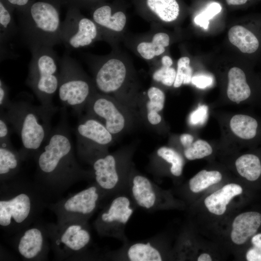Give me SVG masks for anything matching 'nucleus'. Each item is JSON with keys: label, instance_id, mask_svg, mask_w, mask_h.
Here are the masks:
<instances>
[{"label": "nucleus", "instance_id": "nucleus-33", "mask_svg": "<svg viewBox=\"0 0 261 261\" xmlns=\"http://www.w3.org/2000/svg\"><path fill=\"white\" fill-rule=\"evenodd\" d=\"M189 64L190 59L187 57H181L178 59L176 77L174 83V87H179L182 84H188L191 82L192 69Z\"/></svg>", "mask_w": 261, "mask_h": 261}, {"label": "nucleus", "instance_id": "nucleus-16", "mask_svg": "<svg viewBox=\"0 0 261 261\" xmlns=\"http://www.w3.org/2000/svg\"><path fill=\"white\" fill-rule=\"evenodd\" d=\"M261 225V214L257 212H247L238 215L232 225L231 237L237 245L245 243L257 231Z\"/></svg>", "mask_w": 261, "mask_h": 261}, {"label": "nucleus", "instance_id": "nucleus-43", "mask_svg": "<svg viewBox=\"0 0 261 261\" xmlns=\"http://www.w3.org/2000/svg\"><path fill=\"white\" fill-rule=\"evenodd\" d=\"M228 5H240L245 4L248 0H226Z\"/></svg>", "mask_w": 261, "mask_h": 261}, {"label": "nucleus", "instance_id": "nucleus-22", "mask_svg": "<svg viewBox=\"0 0 261 261\" xmlns=\"http://www.w3.org/2000/svg\"><path fill=\"white\" fill-rule=\"evenodd\" d=\"M230 42L242 52L252 54L256 52L260 46L259 39L250 30L240 25L232 27L228 32Z\"/></svg>", "mask_w": 261, "mask_h": 261}, {"label": "nucleus", "instance_id": "nucleus-41", "mask_svg": "<svg viewBox=\"0 0 261 261\" xmlns=\"http://www.w3.org/2000/svg\"><path fill=\"white\" fill-rule=\"evenodd\" d=\"M30 0H6L7 2L13 7L21 8V10L27 8L29 5Z\"/></svg>", "mask_w": 261, "mask_h": 261}, {"label": "nucleus", "instance_id": "nucleus-1", "mask_svg": "<svg viewBox=\"0 0 261 261\" xmlns=\"http://www.w3.org/2000/svg\"><path fill=\"white\" fill-rule=\"evenodd\" d=\"M34 158L36 167L34 181L50 199L60 196L88 175L75 157L64 114Z\"/></svg>", "mask_w": 261, "mask_h": 261}, {"label": "nucleus", "instance_id": "nucleus-25", "mask_svg": "<svg viewBox=\"0 0 261 261\" xmlns=\"http://www.w3.org/2000/svg\"><path fill=\"white\" fill-rule=\"evenodd\" d=\"M170 44V37L166 33L159 32L155 34L152 42H143L137 47L139 54L145 59H151L156 56L162 54L165 48Z\"/></svg>", "mask_w": 261, "mask_h": 261}, {"label": "nucleus", "instance_id": "nucleus-8", "mask_svg": "<svg viewBox=\"0 0 261 261\" xmlns=\"http://www.w3.org/2000/svg\"><path fill=\"white\" fill-rule=\"evenodd\" d=\"M105 195L95 183L78 192L50 202L47 208L56 215L58 223L72 221L87 222Z\"/></svg>", "mask_w": 261, "mask_h": 261}, {"label": "nucleus", "instance_id": "nucleus-34", "mask_svg": "<svg viewBox=\"0 0 261 261\" xmlns=\"http://www.w3.org/2000/svg\"><path fill=\"white\" fill-rule=\"evenodd\" d=\"M221 10V6L218 3L212 2L195 17L194 22L196 24L206 29L208 27L209 21L220 13Z\"/></svg>", "mask_w": 261, "mask_h": 261}, {"label": "nucleus", "instance_id": "nucleus-28", "mask_svg": "<svg viewBox=\"0 0 261 261\" xmlns=\"http://www.w3.org/2000/svg\"><path fill=\"white\" fill-rule=\"evenodd\" d=\"M131 261H160L161 255L158 249L149 243H136L131 245L127 252Z\"/></svg>", "mask_w": 261, "mask_h": 261}, {"label": "nucleus", "instance_id": "nucleus-31", "mask_svg": "<svg viewBox=\"0 0 261 261\" xmlns=\"http://www.w3.org/2000/svg\"><path fill=\"white\" fill-rule=\"evenodd\" d=\"M157 154L171 164L170 171L172 174L175 176L181 175L184 162L182 157L177 152L171 148L162 146L158 149Z\"/></svg>", "mask_w": 261, "mask_h": 261}, {"label": "nucleus", "instance_id": "nucleus-3", "mask_svg": "<svg viewBox=\"0 0 261 261\" xmlns=\"http://www.w3.org/2000/svg\"><path fill=\"white\" fill-rule=\"evenodd\" d=\"M4 115L19 137L23 161L34 157L51 132L52 116L57 109L35 105L27 100L11 101Z\"/></svg>", "mask_w": 261, "mask_h": 261}, {"label": "nucleus", "instance_id": "nucleus-23", "mask_svg": "<svg viewBox=\"0 0 261 261\" xmlns=\"http://www.w3.org/2000/svg\"><path fill=\"white\" fill-rule=\"evenodd\" d=\"M18 32V26L16 25L10 9L4 3L3 0L0 1V49Z\"/></svg>", "mask_w": 261, "mask_h": 261}, {"label": "nucleus", "instance_id": "nucleus-14", "mask_svg": "<svg viewBox=\"0 0 261 261\" xmlns=\"http://www.w3.org/2000/svg\"><path fill=\"white\" fill-rule=\"evenodd\" d=\"M126 74V67L120 60H104L98 63L94 71L95 87L103 94L115 92L122 86Z\"/></svg>", "mask_w": 261, "mask_h": 261}, {"label": "nucleus", "instance_id": "nucleus-10", "mask_svg": "<svg viewBox=\"0 0 261 261\" xmlns=\"http://www.w3.org/2000/svg\"><path fill=\"white\" fill-rule=\"evenodd\" d=\"M11 239L14 249L24 261H44L51 248L45 223L40 218L19 231Z\"/></svg>", "mask_w": 261, "mask_h": 261}, {"label": "nucleus", "instance_id": "nucleus-30", "mask_svg": "<svg viewBox=\"0 0 261 261\" xmlns=\"http://www.w3.org/2000/svg\"><path fill=\"white\" fill-rule=\"evenodd\" d=\"M221 179L222 175L218 171L203 170L189 180V188L193 192L198 193L218 183Z\"/></svg>", "mask_w": 261, "mask_h": 261}, {"label": "nucleus", "instance_id": "nucleus-42", "mask_svg": "<svg viewBox=\"0 0 261 261\" xmlns=\"http://www.w3.org/2000/svg\"><path fill=\"white\" fill-rule=\"evenodd\" d=\"M193 139V136L188 133L183 134L180 137L181 143L185 148L189 147L192 144Z\"/></svg>", "mask_w": 261, "mask_h": 261}, {"label": "nucleus", "instance_id": "nucleus-44", "mask_svg": "<svg viewBox=\"0 0 261 261\" xmlns=\"http://www.w3.org/2000/svg\"><path fill=\"white\" fill-rule=\"evenodd\" d=\"M161 63L163 65L171 67L173 64V60L170 57L164 56L162 58Z\"/></svg>", "mask_w": 261, "mask_h": 261}, {"label": "nucleus", "instance_id": "nucleus-45", "mask_svg": "<svg viewBox=\"0 0 261 261\" xmlns=\"http://www.w3.org/2000/svg\"><path fill=\"white\" fill-rule=\"evenodd\" d=\"M198 261H211L212 258L210 255L207 253L201 254L197 259Z\"/></svg>", "mask_w": 261, "mask_h": 261}, {"label": "nucleus", "instance_id": "nucleus-21", "mask_svg": "<svg viewBox=\"0 0 261 261\" xmlns=\"http://www.w3.org/2000/svg\"><path fill=\"white\" fill-rule=\"evenodd\" d=\"M93 20L98 27L104 29L116 32L122 31L126 23V17L122 12L112 14L108 5H103L96 9L92 14Z\"/></svg>", "mask_w": 261, "mask_h": 261}, {"label": "nucleus", "instance_id": "nucleus-35", "mask_svg": "<svg viewBox=\"0 0 261 261\" xmlns=\"http://www.w3.org/2000/svg\"><path fill=\"white\" fill-rule=\"evenodd\" d=\"M176 74V72L174 68L162 65L154 73L153 78L156 81L161 82L165 86H171L174 85Z\"/></svg>", "mask_w": 261, "mask_h": 261}, {"label": "nucleus", "instance_id": "nucleus-37", "mask_svg": "<svg viewBox=\"0 0 261 261\" xmlns=\"http://www.w3.org/2000/svg\"><path fill=\"white\" fill-rule=\"evenodd\" d=\"M4 113L0 112V145H13L10 140V130Z\"/></svg>", "mask_w": 261, "mask_h": 261}, {"label": "nucleus", "instance_id": "nucleus-5", "mask_svg": "<svg viewBox=\"0 0 261 261\" xmlns=\"http://www.w3.org/2000/svg\"><path fill=\"white\" fill-rule=\"evenodd\" d=\"M31 52L26 83L41 105L50 109H57L52 101L59 85L60 59L51 47H40Z\"/></svg>", "mask_w": 261, "mask_h": 261}, {"label": "nucleus", "instance_id": "nucleus-9", "mask_svg": "<svg viewBox=\"0 0 261 261\" xmlns=\"http://www.w3.org/2000/svg\"><path fill=\"white\" fill-rule=\"evenodd\" d=\"M75 132L79 157L90 162L105 154L113 139L112 134L105 126L87 114L78 122Z\"/></svg>", "mask_w": 261, "mask_h": 261}, {"label": "nucleus", "instance_id": "nucleus-29", "mask_svg": "<svg viewBox=\"0 0 261 261\" xmlns=\"http://www.w3.org/2000/svg\"><path fill=\"white\" fill-rule=\"evenodd\" d=\"M149 101L146 104L147 119L152 125H157L161 120V117L158 113L161 111L164 105L165 94L160 88L152 87L147 91Z\"/></svg>", "mask_w": 261, "mask_h": 261}, {"label": "nucleus", "instance_id": "nucleus-13", "mask_svg": "<svg viewBox=\"0 0 261 261\" xmlns=\"http://www.w3.org/2000/svg\"><path fill=\"white\" fill-rule=\"evenodd\" d=\"M133 212L129 198L124 195L114 198L100 213L95 222L98 232L102 235L113 233L118 224H125Z\"/></svg>", "mask_w": 261, "mask_h": 261}, {"label": "nucleus", "instance_id": "nucleus-11", "mask_svg": "<svg viewBox=\"0 0 261 261\" xmlns=\"http://www.w3.org/2000/svg\"><path fill=\"white\" fill-rule=\"evenodd\" d=\"M99 35L98 26L81 15L76 8L68 11L62 23V43L70 51L90 45Z\"/></svg>", "mask_w": 261, "mask_h": 261}, {"label": "nucleus", "instance_id": "nucleus-32", "mask_svg": "<svg viewBox=\"0 0 261 261\" xmlns=\"http://www.w3.org/2000/svg\"><path fill=\"white\" fill-rule=\"evenodd\" d=\"M213 149L206 141L199 139L193 143L189 147L185 148V157L189 160L202 159L212 154Z\"/></svg>", "mask_w": 261, "mask_h": 261}, {"label": "nucleus", "instance_id": "nucleus-27", "mask_svg": "<svg viewBox=\"0 0 261 261\" xmlns=\"http://www.w3.org/2000/svg\"><path fill=\"white\" fill-rule=\"evenodd\" d=\"M147 6L161 20L170 22L175 20L179 14V6L176 0H147Z\"/></svg>", "mask_w": 261, "mask_h": 261}, {"label": "nucleus", "instance_id": "nucleus-12", "mask_svg": "<svg viewBox=\"0 0 261 261\" xmlns=\"http://www.w3.org/2000/svg\"><path fill=\"white\" fill-rule=\"evenodd\" d=\"M86 106L87 115L102 123L111 134H117L124 128L123 115L108 97L95 93Z\"/></svg>", "mask_w": 261, "mask_h": 261}, {"label": "nucleus", "instance_id": "nucleus-15", "mask_svg": "<svg viewBox=\"0 0 261 261\" xmlns=\"http://www.w3.org/2000/svg\"><path fill=\"white\" fill-rule=\"evenodd\" d=\"M91 163L95 183L106 195L116 188L119 181L115 158L111 154H104Z\"/></svg>", "mask_w": 261, "mask_h": 261}, {"label": "nucleus", "instance_id": "nucleus-20", "mask_svg": "<svg viewBox=\"0 0 261 261\" xmlns=\"http://www.w3.org/2000/svg\"><path fill=\"white\" fill-rule=\"evenodd\" d=\"M23 162L19 151L13 145H0V182L16 176Z\"/></svg>", "mask_w": 261, "mask_h": 261}, {"label": "nucleus", "instance_id": "nucleus-18", "mask_svg": "<svg viewBox=\"0 0 261 261\" xmlns=\"http://www.w3.org/2000/svg\"><path fill=\"white\" fill-rule=\"evenodd\" d=\"M131 193L140 207L150 209L155 205L157 197L154 186L149 179L141 175L135 176L132 180Z\"/></svg>", "mask_w": 261, "mask_h": 261}, {"label": "nucleus", "instance_id": "nucleus-39", "mask_svg": "<svg viewBox=\"0 0 261 261\" xmlns=\"http://www.w3.org/2000/svg\"><path fill=\"white\" fill-rule=\"evenodd\" d=\"M11 101L9 99V89L3 80H0V109H6Z\"/></svg>", "mask_w": 261, "mask_h": 261}, {"label": "nucleus", "instance_id": "nucleus-4", "mask_svg": "<svg viewBox=\"0 0 261 261\" xmlns=\"http://www.w3.org/2000/svg\"><path fill=\"white\" fill-rule=\"evenodd\" d=\"M18 32L31 51L62 43L60 14L57 7L46 1L32 3L22 11Z\"/></svg>", "mask_w": 261, "mask_h": 261}, {"label": "nucleus", "instance_id": "nucleus-24", "mask_svg": "<svg viewBox=\"0 0 261 261\" xmlns=\"http://www.w3.org/2000/svg\"><path fill=\"white\" fill-rule=\"evenodd\" d=\"M232 132L237 137L245 140L254 138L257 133L258 122L253 117L245 115H235L230 120Z\"/></svg>", "mask_w": 261, "mask_h": 261}, {"label": "nucleus", "instance_id": "nucleus-40", "mask_svg": "<svg viewBox=\"0 0 261 261\" xmlns=\"http://www.w3.org/2000/svg\"><path fill=\"white\" fill-rule=\"evenodd\" d=\"M191 82L197 87L204 88L211 85L212 83L213 80L209 76L198 75L192 77Z\"/></svg>", "mask_w": 261, "mask_h": 261}, {"label": "nucleus", "instance_id": "nucleus-36", "mask_svg": "<svg viewBox=\"0 0 261 261\" xmlns=\"http://www.w3.org/2000/svg\"><path fill=\"white\" fill-rule=\"evenodd\" d=\"M253 247L246 252L248 261H261V233L254 235L251 239Z\"/></svg>", "mask_w": 261, "mask_h": 261}, {"label": "nucleus", "instance_id": "nucleus-38", "mask_svg": "<svg viewBox=\"0 0 261 261\" xmlns=\"http://www.w3.org/2000/svg\"><path fill=\"white\" fill-rule=\"evenodd\" d=\"M207 107L201 105L192 112L189 117V121L192 125L201 124L204 122L207 116Z\"/></svg>", "mask_w": 261, "mask_h": 261}, {"label": "nucleus", "instance_id": "nucleus-17", "mask_svg": "<svg viewBox=\"0 0 261 261\" xmlns=\"http://www.w3.org/2000/svg\"><path fill=\"white\" fill-rule=\"evenodd\" d=\"M242 187L237 184H227L211 194L204 200V203L212 213L221 215L226 210V206L235 196L242 193Z\"/></svg>", "mask_w": 261, "mask_h": 261}, {"label": "nucleus", "instance_id": "nucleus-2", "mask_svg": "<svg viewBox=\"0 0 261 261\" xmlns=\"http://www.w3.org/2000/svg\"><path fill=\"white\" fill-rule=\"evenodd\" d=\"M0 227L14 234L40 218L50 199L34 181L18 175L0 182Z\"/></svg>", "mask_w": 261, "mask_h": 261}, {"label": "nucleus", "instance_id": "nucleus-26", "mask_svg": "<svg viewBox=\"0 0 261 261\" xmlns=\"http://www.w3.org/2000/svg\"><path fill=\"white\" fill-rule=\"evenodd\" d=\"M239 174L249 181H255L261 174V163L259 158L251 154L243 155L235 161Z\"/></svg>", "mask_w": 261, "mask_h": 261}, {"label": "nucleus", "instance_id": "nucleus-7", "mask_svg": "<svg viewBox=\"0 0 261 261\" xmlns=\"http://www.w3.org/2000/svg\"><path fill=\"white\" fill-rule=\"evenodd\" d=\"M45 226L51 248L57 260L78 259L91 243V235L87 222L45 223Z\"/></svg>", "mask_w": 261, "mask_h": 261}, {"label": "nucleus", "instance_id": "nucleus-19", "mask_svg": "<svg viewBox=\"0 0 261 261\" xmlns=\"http://www.w3.org/2000/svg\"><path fill=\"white\" fill-rule=\"evenodd\" d=\"M228 78L227 94L231 101L239 103L249 98L251 89L242 69L236 67L232 68L228 72Z\"/></svg>", "mask_w": 261, "mask_h": 261}, {"label": "nucleus", "instance_id": "nucleus-6", "mask_svg": "<svg viewBox=\"0 0 261 261\" xmlns=\"http://www.w3.org/2000/svg\"><path fill=\"white\" fill-rule=\"evenodd\" d=\"M58 97L65 106L80 113L95 94L93 86L77 61L65 54L59 60Z\"/></svg>", "mask_w": 261, "mask_h": 261}]
</instances>
